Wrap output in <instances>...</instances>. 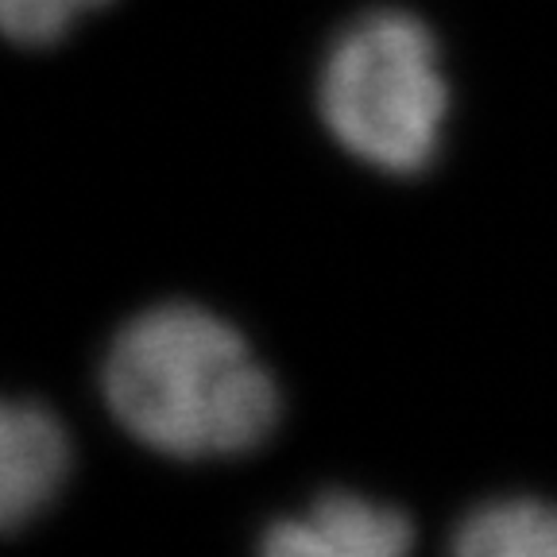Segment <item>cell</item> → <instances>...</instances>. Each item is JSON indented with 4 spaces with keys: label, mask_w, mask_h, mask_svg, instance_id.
<instances>
[{
    "label": "cell",
    "mask_w": 557,
    "mask_h": 557,
    "mask_svg": "<svg viewBox=\"0 0 557 557\" xmlns=\"http://www.w3.org/2000/svg\"><path fill=\"white\" fill-rule=\"evenodd\" d=\"M101 395L139 445L174 461H225L278 426V387L248 337L194 302H159L121 325Z\"/></svg>",
    "instance_id": "obj_1"
},
{
    "label": "cell",
    "mask_w": 557,
    "mask_h": 557,
    "mask_svg": "<svg viewBox=\"0 0 557 557\" xmlns=\"http://www.w3.org/2000/svg\"><path fill=\"white\" fill-rule=\"evenodd\" d=\"M322 121L348 156L387 174H414L442 144L449 86L430 27L399 9L348 24L318 82Z\"/></svg>",
    "instance_id": "obj_2"
},
{
    "label": "cell",
    "mask_w": 557,
    "mask_h": 557,
    "mask_svg": "<svg viewBox=\"0 0 557 557\" xmlns=\"http://www.w3.org/2000/svg\"><path fill=\"white\" fill-rule=\"evenodd\" d=\"M414 527L392 504L325 492L306 511L271 522L260 557H410Z\"/></svg>",
    "instance_id": "obj_3"
},
{
    "label": "cell",
    "mask_w": 557,
    "mask_h": 557,
    "mask_svg": "<svg viewBox=\"0 0 557 557\" xmlns=\"http://www.w3.org/2000/svg\"><path fill=\"white\" fill-rule=\"evenodd\" d=\"M70 434L54 410L0 395V534L32 527L70 476Z\"/></svg>",
    "instance_id": "obj_4"
},
{
    "label": "cell",
    "mask_w": 557,
    "mask_h": 557,
    "mask_svg": "<svg viewBox=\"0 0 557 557\" xmlns=\"http://www.w3.org/2000/svg\"><path fill=\"white\" fill-rule=\"evenodd\" d=\"M449 557H557V504L515 496L476 507L453 534Z\"/></svg>",
    "instance_id": "obj_5"
},
{
    "label": "cell",
    "mask_w": 557,
    "mask_h": 557,
    "mask_svg": "<svg viewBox=\"0 0 557 557\" xmlns=\"http://www.w3.org/2000/svg\"><path fill=\"white\" fill-rule=\"evenodd\" d=\"M101 4L109 0H0V35L16 47H51Z\"/></svg>",
    "instance_id": "obj_6"
}]
</instances>
